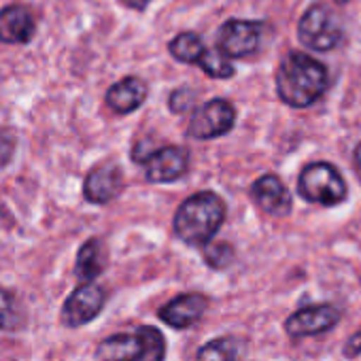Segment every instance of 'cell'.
Returning <instances> with one entry per match:
<instances>
[{"label": "cell", "mask_w": 361, "mask_h": 361, "mask_svg": "<svg viewBox=\"0 0 361 361\" xmlns=\"http://www.w3.org/2000/svg\"><path fill=\"white\" fill-rule=\"evenodd\" d=\"M138 336L142 340L140 361H164L166 359V338L157 327L142 325L138 329Z\"/></svg>", "instance_id": "obj_19"}, {"label": "cell", "mask_w": 361, "mask_h": 361, "mask_svg": "<svg viewBox=\"0 0 361 361\" xmlns=\"http://www.w3.org/2000/svg\"><path fill=\"white\" fill-rule=\"evenodd\" d=\"M344 355H346L348 359H355V357L361 355V329H357V331L346 340V344H344Z\"/></svg>", "instance_id": "obj_26"}, {"label": "cell", "mask_w": 361, "mask_h": 361, "mask_svg": "<svg viewBox=\"0 0 361 361\" xmlns=\"http://www.w3.org/2000/svg\"><path fill=\"white\" fill-rule=\"evenodd\" d=\"M37 30L32 13L24 5H9L0 11V43L24 45Z\"/></svg>", "instance_id": "obj_13"}, {"label": "cell", "mask_w": 361, "mask_h": 361, "mask_svg": "<svg viewBox=\"0 0 361 361\" xmlns=\"http://www.w3.org/2000/svg\"><path fill=\"white\" fill-rule=\"evenodd\" d=\"M168 51L172 54L174 60L185 62V64H198L200 58L207 51V45L202 43V39L196 32H180L178 37H174L168 45Z\"/></svg>", "instance_id": "obj_17"}, {"label": "cell", "mask_w": 361, "mask_h": 361, "mask_svg": "<svg viewBox=\"0 0 361 361\" xmlns=\"http://www.w3.org/2000/svg\"><path fill=\"white\" fill-rule=\"evenodd\" d=\"M147 94H149V87L140 77H126L109 87L106 104L111 111L119 115H128V113H134L147 100Z\"/></svg>", "instance_id": "obj_14"}, {"label": "cell", "mask_w": 361, "mask_h": 361, "mask_svg": "<svg viewBox=\"0 0 361 361\" xmlns=\"http://www.w3.org/2000/svg\"><path fill=\"white\" fill-rule=\"evenodd\" d=\"M121 3L126 5V7H130V9H136V11H142L151 0H121Z\"/></svg>", "instance_id": "obj_27"}, {"label": "cell", "mask_w": 361, "mask_h": 361, "mask_svg": "<svg viewBox=\"0 0 361 361\" xmlns=\"http://www.w3.org/2000/svg\"><path fill=\"white\" fill-rule=\"evenodd\" d=\"M264 24L251 20H228L217 32V49L228 58H249L259 49Z\"/></svg>", "instance_id": "obj_6"}, {"label": "cell", "mask_w": 361, "mask_h": 361, "mask_svg": "<svg viewBox=\"0 0 361 361\" xmlns=\"http://www.w3.org/2000/svg\"><path fill=\"white\" fill-rule=\"evenodd\" d=\"M340 308L334 304H312L295 310L285 321V331L289 338H308L327 334L340 323Z\"/></svg>", "instance_id": "obj_8"}, {"label": "cell", "mask_w": 361, "mask_h": 361, "mask_svg": "<svg viewBox=\"0 0 361 361\" xmlns=\"http://www.w3.org/2000/svg\"><path fill=\"white\" fill-rule=\"evenodd\" d=\"M204 262L213 270H226L234 262V247L230 243H209L204 245Z\"/></svg>", "instance_id": "obj_21"}, {"label": "cell", "mask_w": 361, "mask_h": 361, "mask_svg": "<svg viewBox=\"0 0 361 361\" xmlns=\"http://www.w3.org/2000/svg\"><path fill=\"white\" fill-rule=\"evenodd\" d=\"M16 153V136L9 130H0V168L7 166Z\"/></svg>", "instance_id": "obj_24"}, {"label": "cell", "mask_w": 361, "mask_h": 361, "mask_svg": "<svg viewBox=\"0 0 361 361\" xmlns=\"http://www.w3.org/2000/svg\"><path fill=\"white\" fill-rule=\"evenodd\" d=\"M190 151L185 147H159L145 161V174L151 183H172L188 174Z\"/></svg>", "instance_id": "obj_9"}, {"label": "cell", "mask_w": 361, "mask_h": 361, "mask_svg": "<svg viewBox=\"0 0 361 361\" xmlns=\"http://www.w3.org/2000/svg\"><path fill=\"white\" fill-rule=\"evenodd\" d=\"M20 327V312H18V304L16 298L0 287V329L3 331H11Z\"/></svg>", "instance_id": "obj_22"}, {"label": "cell", "mask_w": 361, "mask_h": 361, "mask_svg": "<svg viewBox=\"0 0 361 361\" xmlns=\"http://www.w3.org/2000/svg\"><path fill=\"white\" fill-rule=\"evenodd\" d=\"M327 90V68L317 58L289 51L276 71V92L279 98L293 106L306 109L312 106Z\"/></svg>", "instance_id": "obj_1"}, {"label": "cell", "mask_w": 361, "mask_h": 361, "mask_svg": "<svg viewBox=\"0 0 361 361\" xmlns=\"http://www.w3.org/2000/svg\"><path fill=\"white\" fill-rule=\"evenodd\" d=\"M226 219V204L215 192H198L176 209L172 230L190 247H204L213 240Z\"/></svg>", "instance_id": "obj_2"}, {"label": "cell", "mask_w": 361, "mask_h": 361, "mask_svg": "<svg viewBox=\"0 0 361 361\" xmlns=\"http://www.w3.org/2000/svg\"><path fill=\"white\" fill-rule=\"evenodd\" d=\"M196 98H198V94H196L194 90H190V87H180V90H176V92L170 94L168 106H170L172 113H178V115H180V113H188V111L194 106Z\"/></svg>", "instance_id": "obj_23"}, {"label": "cell", "mask_w": 361, "mask_h": 361, "mask_svg": "<svg viewBox=\"0 0 361 361\" xmlns=\"http://www.w3.org/2000/svg\"><path fill=\"white\" fill-rule=\"evenodd\" d=\"M353 157H355V168H357V172L361 174V142L355 147V155H353Z\"/></svg>", "instance_id": "obj_28"}, {"label": "cell", "mask_w": 361, "mask_h": 361, "mask_svg": "<svg viewBox=\"0 0 361 361\" xmlns=\"http://www.w3.org/2000/svg\"><path fill=\"white\" fill-rule=\"evenodd\" d=\"M198 66L213 79H230L236 75L234 64L230 62V58L226 54H221L219 49H207L204 56L200 58Z\"/></svg>", "instance_id": "obj_20"}, {"label": "cell", "mask_w": 361, "mask_h": 361, "mask_svg": "<svg viewBox=\"0 0 361 361\" xmlns=\"http://www.w3.org/2000/svg\"><path fill=\"white\" fill-rule=\"evenodd\" d=\"M253 202L272 217H287L293 209L291 194L276 174H264L251 185Z\"/></svg>", "instance_id": "obj_11"}, {"label": "cell", "mask_w": 361, "mask_h": 361, "mask_svg": "<svg viewBox=\"0 0 361 361\" xmlns=\"http://www.w3.org/2000/svg\"><path fill=\"white\" fill-rule=\"evenodd\" d=\"M106 293L100 285L94 281L79 285L64 302L62 306V323L66 327H83L92 323L104 308Z\"/></svg>", "instance_id": "obj_7"}, {"label": "cell", "mask_w": 361, "mask_h": 361, "mask_svg": "<svg viewBox=\"0 0 361 361\" xmlns=\"http://www.w3.org/2000/svg\"><path fill=\"white\" fill-rule=\"evenodd\" d=\"M298 37L312 51H329L342 41V28L331 9L325 5H312L298 24Z\"/></svg>", "instance_id": "obj_4"}, {"label": "cell", "mask_w": 361, "mask_h": 361, "mask_svg": "<svg viewBox=\"0 0 361 361\" xmlns=\"http://www.w3.org/2000/svg\"><path fill=\"white\" fill-rule=\"evenodd\" d=\"M236 123V109L230 100L213 98L192 115L188 126V136L196 140H211L228 134Z\"/></svg>", "instance_id": "obj_5"}, {"label": "cell", "mask_w": 361, "mask_h": 361, "mask_svg": "<svg viewBox=\"0 0 361 361\" xmlns=\"http://www.w3.org/2000/svg\"><path fill=\"white\" fill-rule=\"evenodd\" d=\"M142 340L136 334H113L104 338L94 355V361H140Z\"/></svg>", "instance_id": "obj_15"}, {"label": "cell", "mask_w": 361, "mask_h": 361, "mask_svg": "<svg viewBox=\"0 0 361 361\" xmlns=\"http://www.w3.org/2000/svg\"><path fill=\"white\" fill-rule=\"evenodd\" d=\"M153 151H155V147H153L151 140H138V142L134 145V149H132V159L138 161V164H145Z\"/></svg>", "instance_id": "obj_25"}, {"label": "cell", "mask_w": 361, "mask_h": 361, "mask_svg": "<svg viewBox=\"0 0 361 361\" xmlns=\"http://www.w3.org/2000/svg\"><path fill=\"white\" fill-rule=\"evenodd\" d=\"M209 308V300L202 293H180L157 310V317L172 329H188L196 325Z\"/></svg>", "instance_id": "obj_10"}, {"label": "cell", "mask_w": 361, "mask_h": 361, "mask_svg": "<svg viewBox=\"0 0 361 361\" xmlns=\"http://www.w3.org/2000/svg\"><path fill=\"white\" fill-rule=\"evenodd\" d=\"M300 196L306 202L336 207L346 200V180L329 161H312L304 166L298 178Z\"/></svg>", "instance_id": "obj_3"}, {"label": "cell", "mask_w": 361, "mask_h": 361, "mask_svg": "<svg viewBox=\"0 0 361 361\" xmlns=\"http://www.w3.org/2000/svg\"><path fill=\"white\" fill-rule=\"evenodd\" d=\"M240 344L236 338H215L198 348L196 361H238Z\"/></svg>", "instance_id": "obj_18"}, {"label": "cell", "mask_w": 361, "mask_h": 361, "mask_svg": "<svg viewBox=\"0 0 361 361\" xmlns=\"http://www.w3.org/2000/svg\"><path fill=\"white\" fill-rule=\"evenodd\" d=\"M104 270V249L98 238H90L81 245L75 262V274L81 283L96 281Z\"/></svg>", "instance_id": "obj_16"}, {"label": "cell", "mask_w": 361, "mask_h": 361, "mask_svg": "<svg viewBox=\"0 0 361 361\" xmlns=\"http://www.w3.org/2000/svg\"><path fill=\"white\" fill-rule=\"evenodd\" d=\"M123 190V176L115 164L96 166L83 183V196L92 204H109Z\"/></svg>", "instance_id": "obj_12"}, {"label": "cell", "mask_w": 361, "mask_h": 361, "mask_svg": "<svg viewBox=\"0 0 361 361\" xmlns=\"http://www.w3.org/2000/svg\"><path fill=\"white\" fill-rule=\"evenodd\" d=\"M336 3H340V5H346V3H350V0H336Z\"/></svg>", "instance_id": "obj_29"}]
</instances>
